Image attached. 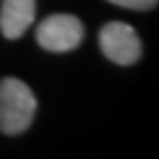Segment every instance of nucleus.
Here are the masks:
<instances>
[{"label":"nucleus","instance_id":"obj_1","mask_svg":"<svg viewBox=\"0 0 159 159\" xmlns=\"http://www.w3.org/2000/svg\"><path fill=\"white\" fill-rule=\"evenodd\" d=\"M35 95L22 80H0V130L5 135L25 133L35 117Z\"/></svg>","mask_w":159,"mask_h":159},{"label":"nucleus","instance_id":"obj_2","mask_svg":"<svg viewBox=\"0 0 159 159\" xmlns=\"http://www.w3.org/2000/svg\"><path fill=\"white\" fill-rule=\"evenodd\" d=\"M84 38V25L80 18L71 13H53L40 22L35 31V40L44 51L51 53H66L80 47Z\"/></svg>","mask_w":159,"mask_h":159},{"label":"nucleus","instance_id":"obj_3","mask_svg":"<svg viewBox=\"0 0 159 159\" xmlns=\"http://www.w3.org/2000/svg\"><path fill=\"white\" fill-rule=\"evenodd\" d=\"M99 49L115 64H135L142 57V40L126 22H106L99 31Z\"/></svg>","mask_w":159,"mask_h":159},{"label":"nucleus","instance_id":"obj_4","mask_svg":"<svg viewBox=\"0 0 159 159\" xmlns=\"http://www.w3.org/2000/svg\"><path fill=\"white\" fill-rule=\"evenodd\" d=\"M35 20V0H2L0 31L7 40H18Z\"/></svg>","mask_w":159,"mask_h":159},{"label":"nucleus","instance_id":"obj_5","mask_svg":"<svg viewBox=\"0 0 159 159\" xmlns=\"http://www.w3.org/2000/svg\"><path fill=\"white\" fill-rule=\"evenodd\" d=\"M108 2H113L117 7L135 9V11H146V9H152L157 5V0H108Z\"/></svg>","mask_w":159,"mask_h":159}]
</instances>
